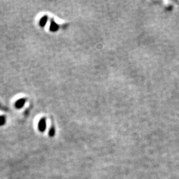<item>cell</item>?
I'll return each instance as SVG.
<instances>
[{"label": "cell", "mask_w": 179, "mask_h": 179, "mask_svg": "<svg viewBox=\"0 0 179 179\" xmlns=\"http://www.w3.org/2000/svg\"><path fill=\"white\" fill-rule=\"evenodd\" d=\"M46 129V121L44 118H43L40 120L39 123H38V129L40 132H43Z\"/></svg>", "instance_id": "1"}, {"label": "cell", "mask_w": 179, "mask_h": 179, "mask_svg": "<svg viewBox=\"0 0 179 179\" xmlns=\"http://www.w3.org/2000/svg\"><path fill=\"white\" fill-rule=\"evenodd\" d=\"M59 29V26L54 21L53 19H51V25H50V30L52 32H55Z\"/></svg>", "instance_id": "2"}, {"label": "cell", "mask_w": 179, "mask_h": 179, "mask_svg": "<svg viewBox=\"0 0 179 179\" xmlns=\"http://www.w3.org/2000/svg\"><path fill=\"white\" fill-rule=\"evenodd\" d=\"M25 99H20L16 103V107L17 108H21L24 105L25 103Z\"/></svg>", "instance_id": "3"}, {"label": "cell", "mask_w": 179, "mask_h": 179, "mask_svg": "<svg viewBox=\"0 0 179 179\" xmlns=\"http://www.w3.org/2000/svg\"><path fill=\"white\" fill-rule=\"evenodd\" d=\"M47 20H48V17L47 16H45L44 17H43V18H41V19L40 20V25L41 27H44L45 25H46V23L47 22Z\"/></svg>", "instance_id": "4"}, {"label": "cell", "mask_w": 179, "mask_h": 179, "mask_svg": "<svg viewBox=\"0 0 179 179\" xmlns=\"http://www.w3.org/2000/svg\"><path fill=\"white\" fill-rule=\"evenodd\" d=\"M55 128L53 126H51V128L49 131V135L51 137H53L55 135Z\"/></svg>", "instance_id": "5"}, {"label": "cell", "mask_w": 179, "mask_h": 179, "mask_svg": "<svg viewBox=\"0 0 179 179\" xmlns=\"http://www.w3.org/2000/svg\"><path fill=\"white\" fill-rule=\"evenodd\" d=\"M6 122V118L3 116H0V125H2Z\"/></svg>", "instance_id": "6"}]
</instances>
